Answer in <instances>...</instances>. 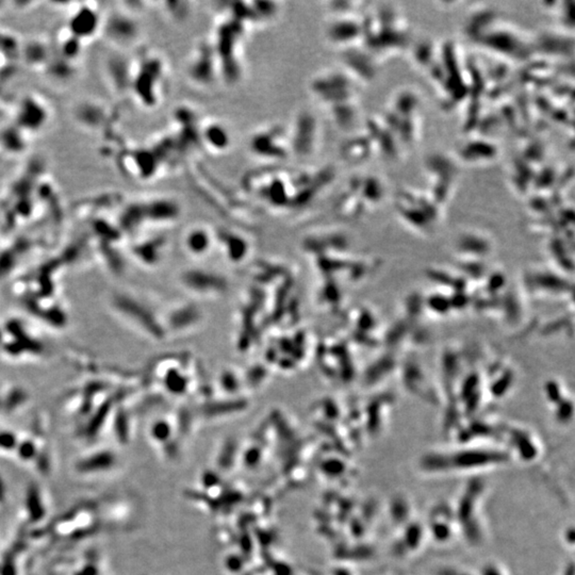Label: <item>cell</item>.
<instances>
[{
	"instance_id": "cell-1",
	"label": "cell",
	"mask_w": 575,
	"mask_h": 575,
	"mask_svg": "<svg viewBox=\"0 0 575 575\" xmlns=\"http://www.w3.org/2000/svg\"><path fill=\"white\" fill-rule=\"evenodd\" d=\"M505 457L488 451L466 449L452 454L429 455L423 460V468L427 472H471L481 468L499 464Z\"/></svg>"
},
{
	"instance_id": "cell-2",
	"label": "cell",
	"mask_w": 575,
	"mask_h": 575,
	"mask_svg": "<svg viewBox=\"0 0 575 575\" xmlns=\"http://www.w3.org/2000/svg\"><path fill=\"white\" fill-rule=\"evenodd\" d=\"M199 135L205 143L216 152H224L229 147L230 136L227 128L219 122L210 121L199 129Z\"/></svg>"
},
{
	"instance_id": "cell-3",
	"label": "cell",
	"mask_w": 575,
	"mask_h": 575,
	"mask_svg": "<svg viewBox=\"0 0 575 575\" xmlns=\"http://www.w3.org/2000/svg\"><path fill=\"white\" fill-rule=\"evenodd\" d=\"M359 33H362V27L359 24L345 18L336 19L327 28V37L335 44H345V42L356 40Z\"/></svg>"
},
{
	"instance_id": "cell-4",
	"label": "cell",
	"mask_w": 575,
	"mask_h": 575,
	"mask_svg": "<svg viewBox=\"0 0 575 575\" xmlns=\"http://www.w3.org/2000/svg\"><path fill=\"white\" fill-rule=\"evenodd\" d=\"M210 238L204 229H193L187 237V244L192 252L202 253L208 248Z\"/></svg>"
}]
</instances>
